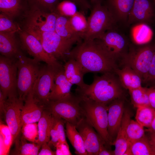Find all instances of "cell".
I'll return each mask as SVG.
<instances>
[{
    "mask_svg": "<svg viewBox=\"0 0 155 155\" xmlns=\"http://www.w3.org/2000/svg\"><path fill=\"white\" fill-rule=\"evenodd\" d=\"M55 32L61 37L74 42L77 44L83 40L81 35L71 26L69 17L58 15L56 21Z\"/></svg>",
    "mask_w": 155,
    "mask_h": 155,
    "instance_id": "obj_24",
    "label": "cell"
},
{
    "mask_svg": "<svg viewBox=\"0 0 155 155\" xmlns=\"http://www.w3.org/2000/svg\"><path fill=\"white\" fill-rule=\"evenodd\" d=\"M71 24L74 30L81 36H83L87 28V20L85 15L80 11L73 16L69 17Z\"/></svg>",
    "mask_w": 155,
    "mask_h": 155,
    "instance_id": "obj_36",
    "label": "cell"
},
{
    "mask_svg": "<svg viewBox=\"0 0 155 155\" xmlns=\"http://www.w3.org/2000/svg\"><path fill=\"white\" fill-rule=\"evenodd\" d=\"M116 99L108 106V131L112 145L115 141L124 112L123 101Z\"/></svg>",
    "mask_w": 155,
    "mask_h": 155,
    "instance_id": "obj_17",
    "label": "cell"
},
{
    "mask_svg": "<svg viewBox=\"0 0 155 155\" xmlns=\"http://www.w3.org/2000/svg\"><path fill=\"white\" fill-rule=\"evenodd\" d=\"M149 131L148 137L150 142L155 151V133Z\"/></svg>",
    "mask_w": 155,
    "mask_h": 155,
    "instance_id": "obj_49",
    "label": "cell"
},
{
    "mask_svg": "<svg viewBox=\"0 0 155 155\" xmlns=\"http://www.w3.org/2000/svg\"><path fill=\"white\" fill-rule=\"evenodd\" d=\"M21 29L19 26L4 14H0V32L15 34Z\"/></svg>",
    "mask_w": 155,
    "mask_h": 155,
    "instance_id": "obj_38",
    "label": "cell"
},
{
    "mask_svg": "<svg viewBox=\"0 0 155 155\" xmlns=\"http://www.w3.org/2000/svg\"><path fill=\"white\" fill-rule=\"evenodd\" d=\"M52 120L53 116L51 113L48 110H43L38 124V143L41 146L45 143H48L50 140V131Z\"/></svg>",
    "mask_w": 155,
    "mask_h": 155,
    "instance_id": "obj_26",
    "label": "cell"
},
{
    "mask_svg": "<svg viewBox=\"0 0 155 155\" xmlns=\"http://www.w3.org/2000/svg\"><path fill=\"white\" fill-rule=\"evenodd\" d=\"M56 155L55 151H53L47 143L42 144L41 150L38 154V155Z\"/></svg>",
    "mask_w": 155,
    "mask_h": 155,
    "instance_id": "obj_45",
    "label": "cell"
},
{
    "mask_svg": "<svg viewBox=\"0 0 155 155\" xmlns=\"http://www.w3.org/2000/svg\"><path fill=\"white\" fill-rule=\"evenodd\" d=\"M127 134L128 140L130 144L145 135L144 127L136 121L131 119L127 126Z\"/></svg>",
    "mask_w": 155,
    "mask_h": 155,
    "instance_id": "obj_34",
    "label": "cell"
},
{
    "mask_svg": "<svg viewBox=\"0 0 155 155\" xmlns=\"http://www.w3.org/2000/svg\"><path fill=\"white\" fill-rule=\"evenodd\" d=\"M97 39L103 49L115 61L120 57H123L127 53V39L117 29L107 31Z\"/></svg>",
    "mask_w": 155,
    "mask_h": 155,
    "instance_id": "obj_14",
    "label": "cell"
},
{
    "mask_svg": "<svg viewBox=\"0 0 155 155\" xmlns=\"http://www.w3.org/2000/svg\"><path fill=\"white\" fill-rule=\"evenodd\" d=\"M74 3L79 9V11L84 15H86L89 10H90L92 6L88 0H67Z\"/></svg>",
    "mask_w": 155,
    "mask_h": 155,
    "instance_id": "obj_42",
    "label": "cell"
},
{
    "mask_svg": "<svg viewBox=\"0 0 155 155\" xmlns=\"http://www.w3.org/2000/svg\"><path fill=\"white\" fill-rule=\"evenodd\" d=\"M136 121L144 127L149 128L155 117V109L150 106H143L137 108Z\"/></svg>",
    "mask_w": 155,
    "mask_h": 155,
    "instance_id": "obj_31",
    "label": "cell"
},
{
    "mask_svg": "<svg viewBox=\"0 0 155 155\" xmlns=\"http://www.w3.org/2000/svg\"><path fill=\"white\" fill-rule=\"evenodd\" d=\"M149 131L155 133V117L149 128Z\"/></svg>",
    "mask_w": 155,
    "mask_h": 155,
    "instance_id": "obj_50",
    "label": "cell"
},
{
    "mask_svg": "<svg viewBox=\"0 0 155 155\" xmlns=\"http://www.w3.org/2000/svg\"><path fill=\"white\" fill-rule=\"evenodd\" d=\"M150 106L155 109V88H146Z\"/></svg>",
    "mask_w": 155,
    "mask_h": 155,
    "instance_id": "obj_46",
    "label": "cell"
},
{
    "mask_svg": "<svg viewBox=\"0 0 155 155\" xmlns=\"http://www.w3.org/2000/svg\"><path fill=\"white\" fill-rule=\"evenodd\" d=\"M13 142L11 131L7 125L0 122V155H6L9 154L10 149Z\"/></svg>",
    "mask_w": 155,
    "mask_h": 155,
    "instance_id": "obj_30",
    "label": "cell"
},
{
    "mask_svg": "<svg viewBox=\"0 0 155 155\" xmlns=\"http://www.w3.org/2000/svg\"><path fill=\"white\" fill-rule=\"evenodd\" d=\"M14 33L0 32V52L1 55L10 59H16L22 53L20 51Z\"/></svg>",
    "mask_w": 155,
    "mask_h": 155,
    "instance_id": "obj_23",
    "label": "cell"
},
{
    "mask_svg": "<svg viewBox=\"0 0 155 155\" xmlns=\"http://www.w3.org/2000/svg\"><path fill=\"white\" fill-rule=\"evenodd\" d=\"M155 52V43H148L138 47H130L129 52L123 57L127 65L145 80L149 69Z\"/></svg>",
    "mask_w": 155,
    "mask_h": 155,
    "instance_id": "obj_8",
    "label": "cell"
},
{
    "mask_svg": "<svg viewBox=\"0 0 155 155\" xmlns=\"http://www.w3.org/2000/svg\"><path fill=\"white\" fill-rule=\"evenodd\" d=\"M53 116L61 118L75 126L85 118L80 104V98L72 93L62 99L49 101L45 106Z\"/></svg>",
    "mask_w": 155,
    "mask_h": 155,
    "instance_id": "obj_5",
    "label": "cell"
},
{
    "mask_svg": "<svg viewBox=\"0 0 155 155\" xmlns=\"http://www.w3.org/2000/svg\"><path fill=\"white\" fill-rule=\"evenodd\" d=\"M155 4L152 0H135L127 24L151 23L155 16Z\"/></svg>",
    "mask_w": 155,
    "mask_h": 155,
    "instance_id": "obj_15",
    "label": "cell"
},
{
    "mask_svg": "<svg viewBox=\"0 0 155 155\" xmlns=\"http://www.w3.org/2000/svg\"><path fill=\"white\" fill-rule=\"evenodd\" d=\"M34 59L28 58L22 53L16 58L18 69L17 89L20 99L24 102L32 90L42 65Z\"/></svg>",
    "mask_w": 155,
    "mask_h": 155,
    "instance_id": "obj_3",
    "label": "cell"
},
{
    "mask_svg": "<svg viewBox=\"0 0 155 155\" xmlns=\"http://www.w3.org/2000/svg\"><path fill=\"white\" fill-rule=\"evenodd\" d=\"M87 23V29L83 36V40L99 39L107 31L117 29V22L102 3L92 7Z\"/></svg>",
    "mask_w": 155,
    "mask_h": 155,
    "instance_id": "obj_4",
    "label": "cell"
},
{
    "mask_svg": "<svg viewBox=\"0 0 155 155\" xmlns=\"http://www.w3.org/2000/svg\"><path fill=\"white\" fill-rule=\"evenodd\" d=\"M56 155H71L69 145L59 142L56 146Z\"/></svg>",
    "mask_w": 155,
    "mask_h": 155,
    "instance_id": "obj_44",
    "label": "cell"
},
{
    "mask_svg": "<svg viewBox=\"0 0 155 155\" xmlns=\"http://www.w3.org/2000/svg\"><path fill=\"white\" fill-rule=\"evenodd\" d=\"M154 2V4H155V0H152Z\"/></svg>",
    "mask_w": 155,
    "mask_h": 155,
    "instance_id": "obj_52",
    "label": "cell"
},
{
    "mask_svg": "<svg viewBox=\"0 0 155 155\" xmlns=\"http://www.w3.org/2000/svg\"><path fill=\"white\" fill-rule=\"evenodd\" d=\"M128 90L132 103L135 107L137 108L143 106H150L146 88L142 86Z\"/></svg>",
    "mask_w": 155,
    "mask_h": 155,
    "instance_id": "obj_33",
    "label": "cell"
},
{
    "mask_svg": "<svg viewBox=\"0 0 155 155\" xmlns=\"http://www.w3.org/2000/svg\"><path fill=\"white\" fill-rule=\"evenodd\" d=\"M114 73H105L100 76L95 75L91 84L82 89L77 87L76 94L106 105L119 99L123 94L122 86Z\"/></svg>",
    "mask_w": 155,
    "mask_h": 155,
    "instance_id": "obj_2",
    "label": "cell"
},
{
    "mask_svg": "<svg viewBox=\"0 0 155 155\" xmlns=\"http://www.w3.org/2000/svg\"><path fill=\"white\" fill-rule=\"evenodd\" d=\"M77 8L76 5L73 2L63 0L60 1L57 5L55 12L58 15L70 17L78 12Z\"/></svg>",
    "mask_w": 155,
    "mask_h": 155,
    "instance_id": "obj_35",
    "label": "cell"
},
{
    "mask_svg": "<svg viewBox=\"0 0 155 155\" xmlns=\"http://www.w3.org/2000/svg\"><path fill=\"white\" fill-rule=\"evenodd\" d=\"M23 102L19 99L18 94L9 95L5 101V121L12 134L13 142L21 132V113Z\"/></svg>",
    "mask_w": 155,
    "mask_h": 155,
    "instance_id": "obj_12",
    "label": "cell"
},
{
    "mask_svg": "<svg viewBox=\"0 0 155 155\" xmlns=\"http://www.w3.org/2000/svg\"><path fill=\"white\" fill-rule=\"evenodd\" d=\"M22 0H0V11L13 20L20 14L22 8Z\"/></svg>",
    "mask_w": 155,
    "mask_h": 155,
    "instance_id": "obj_29",
    "label": "cell"
},
{
    "mask_svg": "<svg viewBox=\"0 0 155 155\" xmlns=\"http://www.w3.org/2000/svg\"><path fill=\"white\" fill-rule=\"evenodd\" d=\"M27 14L24 30L38 38L44 32L55 31L58 15L31 6Z\"/></svg>",
    "mask_w": 155,
    "mask_h": 155,
    "instance_id": "obj_7",
    "label": "cell"
},
{
    "mask_svg": "<svg viewBox=\"0 0 155 155\" xmlns=\"http://www.w3.org/2000/svg\"><path fill=\"white\" fill-rule=\"evenodd\" d=\"M18 69L16 59L0 56V88L5 99L10 94H18Z\"/></svg>",
    "mask_w": 155,
    "mask_h": 155,
    "instance_id": "obj_11",
    "label": "cell"
},
{
    "mask_svg": "<svg viewBox=\"0 0 155 155\" xmlns=\"http://www.w3.org/2000/svg\"><path fill=\"white\" fill-rule=\"evenodd\" d=\"M31 6L37 7L49 12H55L60 0H28Z\"/></svg>",
    "mask_w": 155,
    "mask_h": 155,
    "instance_id": "obj_39",
    "label": "cell"
},
{
    "mask_svg": "<svg viewBox=\"0 0 155 155\" xmlns=\"http://www.w3.org/2000/svg\"><path fill=\"white\" fill-rule=\"evenodd\" d=\"M65 75L67 80L73 85L75 84L78 88H83L87 84L83 80L85 74L79 63L75 59L70 58L63 65Z\"/></svg>",
    "mask_w": 155,
    "mask_h": 155,
    "instance_id": "obj_21",
    "label": "cell"
},
{
    "mask_svg": "<svg viewBox=\"0 0 155 155\" xmlns=\"http://www.w3.org/2000/svg\"><path fill=\"white\" fill-rule=\"evenodd\" d=\"M21 132L27 140L38 143V124L36 123L25 124L22 127Z\"/></svg>",
    "mask_w": 155,
    "mask_h": 155,
    "instance_id": "obj_37",
    "label": "cell"
},
{
    "mask_svg": "<svg viewBox=\"0 0 155 155\" xmlns=\"http://www.w3.org/2000/svg\"><path fill=\"white\" fill-rule=\"evenodd\" d=\"M22 48L26 51L34 59L40 62L56 66H60L62 64L51 57L44 49L41 42L34 36L21 29L18 32Z\"/></svg>",
    "mask_w": 155,
    "mask_h": 155,
    "instance_id": "obj_13",
    "label": "cell"
},
{
    "mask_svg": "<svg viewBox=\"0 0 155 155\" xmlns=\"http://www.w3.org/2000/svg\"><path fill=\"white\" fill-rule=\"evenodd\" d=\"M105 144H103L100 146L98 155H114L113 151L108 149L105 146Z\"/></svg>",
    "mask_w": 155,
    "mask_h": 155,
    "instance_id": "obj_47",
    "label": "cell"
},
{
    "mask_svg": "<svg viewBox=\"0 0 155 155\" xmlns=\"http://www.w3.org/2000/svg\"><path fill=\"white\" fill-rule=\"evenodd\" d=\"M76 127L82 137L88 155H98L100 146L103 144H106L101 137L85 118Z\"/></svg>",
    "mask_w": 155,
    "mask_h": 155,
    "instance_id": "obj_16",
    "label": "cell"
},
{
    "mask_svg": "<svg viewBox=\"0 0 155 155\" xmlns=\"http://www.w3.org/2000/svg\"><path fill=\"white\" fill-rule=\"evenodd\" d=\"M21 113V125L38 122L45 106L34 98L32 90L24 101Z\"/></svg>",
    "mask_w": 155,
    "mask_h": 155,
    "instance_id": "obj_18",
    "label": "cell"
},
{
    "mask_svg": "<svg viewBox=\"0 0 155 155\" xmlns=\"http://www.w3.org/2000/svg\"><path fill=\"white\" fill-rule=\"evenodd\" d=\"M54 117L55 119L56 126L59 137V142L68 145L66 140L64 129V123H65V121L61 118Z\"/></svg>",
    "mask_w": 155,
    "mask_h": 155,
    "instance_id": "obj_40",
    "label": "cell"
},
{
    "mask_svg": "<svg viewBox=\"0 0 155 155\" xmlns=\"http://www.w3.org/2000/svg\"><path fill=\"white\" fill-rule=\"evenodd\" d=\"M73 85L67 79L63 65L58 69L55 74L49 101L59 100L69 96L71 93V90Z\"/></svg>",
    "mask_w": 155,
    "mask_h": 155,
    "instance_id": "obj_19",
    "label": "cell"
},
{
    "mask_svg": "<svg viewBox=\"0 0 155 155\" xmlns=\"http://www.w3.org/2000/svg\"><path fill=\"white\" fill-rule=\"evenodd\" d=\"M155 88V87H154Z\"/></svg>",
    "mask_w": 155,
    "mask_h": 155,
    "instance_id": "obj_53",
    "label": "cell"
},
{
    "mask_svg": "<svg viewBox=\"0 0 155 155\" xmlns=\"http://www.w3.org/2000/svg\"><path fill=\"white\" fill-rule=\"evenodd\" d=\"M114 72L118 75L122 86L128 90L142 86L141 77L129 66L125 65L121 69L117 68Z\"/></svg>",
    "mask_w": 155,
    "mask_h": 155,
    "instance_id": "obj_25",
    "label": "cell"
},
{
    "mask_svg": "<svg viewBox=\"0 0 155 155\" xmlns=\"http://www.w3.org/2000/svg\"><path fill=\"white\" fill-rule=\"evenodd\" d=\"M67 136L75 150V153L78 155H88L82 136L76 126L65 122Z\"/></svg>",
    "mask_w": 155,
    "mask_h": 155,
    "instance_id": "obj_27",
    "label": "cell"
},
{
    "mask_svg": "<svg viewBox=\"0 0 155 155\" xmlns=\"http://www.w3.org/2000/svg\"><path fill=\"white\" fill-rule=\"evenodd\" d=\"M5 99L1 92L0 91V115L4 113V102Z\"/></svg>",
    "mask_w": 155,
    "mask_h": 155,
    "instance_id": "obj_48",
    "label": "cell"
},
{
    "mask_svg": "<svg viewBox=\"0 0 155 155\" xmlns=\"http://www.w3.org/2000/svg\"><path fill=\"white\" fill-rule=\"evenodd\" d=\"M130 147L132 155H155V151L146 135L130 144Z\"/></svg>",
    "mask_w": 155,
    "mask_h": 155,
    "instance_id": "obj_28",
    "label": "cell"
},
{
    "mask_svg": "<svg viewBox=\"0 0 155 155\" xmlns=\"http://www.w3.org/2000/svg\"><path fill=\"white\" fill-rule=\"evenodd\" d=\"M78 96L87 120L101 137L106 145H112L108 131L107 105Z\"/></svg>",
    "mask_w": 155,
    "mask_h": 155,
    "instance_id": "obj_6",
    "label": "cell"
},
{
    "mask_svg": "<svg viewBox=\"0 0 155 155\" xmlns=\"http://www.w3.org/2000/svg\"><path fill=\"white\" fill-rule=\"evenodd\" d=\"M131 119L130 112L128 110H124L120 126L113 144L115 146L114 155H123L130 146L127 137V128Z\"/></svg>",
    "mask_w": 155,
    "mask_h": 155,
    "instance_id": "obj_22",
    "label": "cell"
},
{
    "mask_svg": "<svg viewBox=\"0 0 155 155\" xmlns=\"http://www.w3.org/2000/svg\"><path fill=\"white\" fill-rule=\"evenodd\" d=\"M20 141L16 140V146L15 154L21 155H37L41 145L38 143H28L22 135Z\"/></svg>",
    "mask_w": 155,
    "mask_h": 155,
    "instance_id": "obj_32",
    "label": "cell"
},
{
    "mask_svg": "<svg viewBox=\"0 0 155 155\" xmlns=\"http://www.w3.org/2000/svg\"><path fill=\"white\" fill-rule=\"evenodd\" d=\"M70 58L79 63L84 74L114 72L117 68L116 61L103 49L97 39L83 40L77 44L70 52Z\"/></svg>",
    "mask_w": 155,
    "mask_h": 155,
    "instance_id": "obj_1",
    "label": "cell"
},
{
    "mask_svg": "<svg viewBox=\"0 0 155 155\" xmlns=\"http://www.w3.org/2000/svg\"><path fill=\"white\" fill-rule=\"evenodd\" d=\"M143 82L149 84L155 83V52L148 74Z\"/></svg>",
    "mask_w": 155,
    "mask_h": 155,
    "instance_id": "obj_43",
    "label": "cell"
},
{
    "mask_svg": "<svg viewBox=\"0 0 155 155\" xmlns=\"http://www.w3.org/2000/svg\"><path fill=\"white\" fill-rule=\"evenodd\" d=\"M62 66H56L47 64L42 65L33 86L32 92L34 98L45 107L49 102L55 74Z\"/></svg>",
    "mask_w": 155,
    "mask_h": 155,
    "instance_id": "obj_10",
    "label": "cell"
},
{
    "mask_svg": "<svg viewBox=\"0 0 155 155\" xmlns=\"http://www.w3.org/2000/svg\"><path fill=\"white\" fill-rule=\"evenodd\" d=\"M53 120L51 126L50 135L51 138L48 145H52L56 147L57 144L59 142V138L58 133L56 127L55 117L53 115Z\"/></svg>",
    "mask_w": 155,
    "mask_h": 155,
    "instance_id": "obj_41",
    "label": "cell"
},
{
    "mask_svg": "<svg viewBox=\"0 0 155 155\" xmlns=\"http://www.w3.org/2000/svg\"><path fill=\"white\" fill-rule=\"evenodd\" d=\"M135 0H105L104 4L117 22L127 24Z\"/></svg>",
    "mask_w": 155,
    "mask_h": 155,
    "instance_id": "obj_20",
    "label": "cell"
},
{
    "mask_svg": "<svg viewBox=\"0 0 155 155\" xmlns=\"http://www.w3.org/2000/svg\"><path fill=\"white\" fill-rule=\"evenodd\" d=\"M90 1L92 7L98 3H102V0H90Z\"/></svg>",
    "mask_w": 155,
    "mask_h": 155,
    "instance_id": "obj_51",
    "label": "cell"
},
{
    "mask_svg": "<svg viewBox=\"0 0 155 155\" xmlns=\"http://www.w3.org/2000/svg\"><path fill=\"white\" fill-rule=\"evenodd\" d=\"M37 39L51 57L64 63L69 59L73 46L77 44L61 37L55 31L44 32Z\"/></svg>",
    "mask_w": 155,
    "mask_h": 155,
    "instance_id": "obj_9",
    "label": "cell"
}]
</instances>
